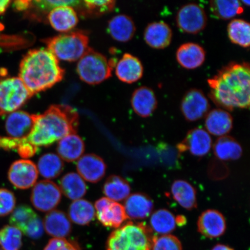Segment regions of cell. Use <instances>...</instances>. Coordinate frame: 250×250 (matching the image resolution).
Instances as JSON below:
<instances>
[{
	"mask_svg": "<svg viewBox=\"0 0 250 250\" xmlns=\"http://www.w3.org/2000/svg\"><path fill=\"white\" fill-rule=\"evenodd\" d=\"M208 82L211 99L222 109L228 111L249 108L250 68L248 62H230Z\"/></svg>",
	"mask_w": 250,
	"mask_h": 250,
	"instance_id": "1",
	"label": "cell"
},
{
	"mask_svg": "<svg viewBox=\"0 0 250 250\" xmlns=\"http://www.w3.org/2000/svg\"><path fill=\"white\" fill-rule=\"evenodd\" d=\"M34 126L26 137L31 145L48 146L71 134L76 133L79 116L70 106L52 105L41 115H33Z\"/></svg>",
	"mask_w": 250,
	"mask_h": 250,
	"instance_id": "2",
	"label": "cell"
},
{
	"mask_svg": "<svg viewBox=\"0 0 250 250\" xmlns=\"http://www.w3.org/2000/svg\"><path fill=\"white\" fill-rule=\"evenodd\" d=\"M64 70L59 61L48 49H33L21 60L19 78L32 94L51 88L62 80Z\"/></svg>",
	"mask_w": 250,
	"mask_h": 250,
	"instance_id": "3",
	"label": "cell"
},
{
	"mask_svg": "<svg viewBox=\"0 0 250 250\" xmlns=\"http://www.w3.org/2000/svg\"><path fill=\"white\" fill-rule=\"evenodd\" d=\"M154 237L145 224L129 222L110 234L106 250H152Z\"/></svg>",
	"mask_w": 250,
	"mask_h": 250,
	"instance_id": "4",
	"label": "cell"
},
{
	"mask_svg": "<svg viewBox=\"0 0 250 250\" xmlns=\"http://www.w3.org/2000/svg\"><path fill=\"white\" fill-rule=\"evenodd\" d=\"M45 42L58 60L67 62L80 60L89 48L88 37L80 31L60 34Z\"/></svg>",
	"mask_w": 250,
	"mask_h": 250,
	"instance_id": "5",
	"label": "cell"
},
{
	"mask_svg": "<svg viewBox=\"0 0 250 250\" xmlns=\"http://www.w3.org/2000/svg\"><path fill=\"white\" fill-rule=\"evenodd\" d=\"M0 72V116L18 111L33 96L19 77Z\"/></svg>",
	"mask_w": 250,
	"mask_h": 250,
	"instance_id": "6",
	"label": "cell"
},
{
	"mask_svg": "<svg viewBox=\"0 0 250 250\" xmlns=\"http://www.w3.org/2000/svg\"><path fill=\"white\" fill-rule=\"evenodd\" d=\"M112 65L104 55L89 48L78 61L77 71L83 82L96 85L111 77Z\"/></svg>",
	"mask_w": 250,
	"mask_h": 250,
	"instance_id": "7",
	"label": "cell"
},
{
	"mask_svg": "<svg viewBox=\"0 0 250 250\" xmlns=\"http://www.w3.org/2000/svg\"><path fill=\"white\" fill-rule=\"evenodd\" d=\"M177 26L183 32L196 34L205 29L208 23L206 12L195 3L181 7L176 15Z\"/></svg>",
	"mask_w": 250,
	"mask_h": 250,
	"instance_id": "8",
	"label": "cell"
},
{
	"mask_svg": "<svg viewBox=\"0 0 250 250\" xmlns=\"http://www.w3.org/2000/svg\"><path fill=\"white\" fill-rule=\"evenodd\" d=\"M61 198L60 188L49 180H42L37 183L31 194V202L34 207L43 212L54 210L61 202Z\"/></svg>",
	"mask_w": 250,
	"mask_h": 250,
	"instance_id": "9",
	"label": "cell"
},
{
	"mask_svg": "<svg viewBox=\"0 0 250 250\" xmlns=\"http://www.w3.org/2000/svg\"><path fill=\"white\" fill-rule=\"evenodd\" d=\"M181 111L186 120L195 122L201 120L210 111V104L202 90L190 89L183 96Z\"/></svg>",
	"mask_w": 250,
	"mask_h": 250,
	"instance_id": "10",
	"label": "cell"
},
{
	"mask_svg": "<svg viewBox=\"0 0 250 250\" xmlns=\"http://www.w3.org/2000/svg\"><path fill=\"white\" fill-rule=\"evenodd\" d=\"M8 176L9 181L14 187L20 189H26L36 184L39 171L32 161L21 159L11 165Z\"/></svg>",
	"mask_w": 250,
	"mask_h": 250,
	"instance_id": "11",
	"label": "cell"
},
{
	"mask_svg": "<svg viewBox=\"0 0 250 250\" xmlns=\"http://www.w3.org/2000/svg\"><path fill=\"white\" fill-rule=\"evenodd\" d=\"M97 217L105 227L120 228L128 218L124 206L107 198L95 203Z\"/></svg>",
	"mask_w": 250,
	"mask_h": 250,
	"instance_id": "12",
	"label": "cell"
},
{
	"mask_svg": "<svg viewBox=\"0 0 250 250\" xmlns=\"http://www.w3.org/2000/svg\"><path fill=\"white\" fill-rule=\"evenodd\" d=\"M211 137L207 131L197 127L189 131L182 142L177 145L180 152L189 151L196 157H203L210 151Z\"/></svg>",
	"mask_w": 250,
	"mask_h": 250,
	"instance_id": "13",
	"label": "cell"
},
{
	"mask_svg": "<svg viewBox=\"0 0 250 250\" xmlns=\"http://www.w3.org/2000/svg\"><path fill=\"white\" fill-rule=\"evenodd\" d=\"M199 232L208 238L214 239L223 236L226 232V218L220 211L207 210L200 215L198 223Z\"/></svg>",
	"mask_w": 250,
	"mask_h": 250,
	"instance_id": "14",
	"label": "cell"
},
{
	"mask_svg": "<svg viewBox=\"0 0 250 250\" xmlns=\"http://www.w3.org/2000/svg\"><path fill=\"white\" fill-rule=\"evenodd\" d=\"M106 165L103 159L94 154H86L79 159L77 169L80 176L92 183L99 182L105 176Z\"/></svg>",
	"mask_w": 250,
	"mask_h": 250,
	"instance_id": "15",
	"label": "cell"
},
{
	"mask_svg": "<svg viewBox=\"0 0 250 250\" xmlns=\"http://www.w3.org/2000/svg\"><path fill=\"white\" fill-rule=\"evenodd\" d=\"M34 126L33 115L23 111H16L9 114L5 121L6 132L9 137L24 139L29 135Z\"/></svg>",
	"mask_w": 250,
	"mask_h": 250,
	"instance_id": "16",
	"label": "cell"
},
{
	"mask_svg": "<svg viewBox=\"0 0 250 250\" xmlns=\"http://www.w3.org/2000/svg\"><path fill=\"white\" fill-rule=\"evenodd\" d=\"M173 37L171 28L163 21H154L146 27L144 39L148 46L162 49L169 46Z\"/></svg>",
	"mask_w": 250,
	"mask_h": 250,
	"instance_id": "17",
	"label": "cell"
},
{
	"mask_svg": "<svg viewBox=\"0 0 250 250\" xmlns=\"http://www.w3.org/2000/svg\"><path fill=\"white\" fill-rule=\"evenodd\" d=\"M131 105L134 112L139 116L142 118L151 116L158 106L154 90L146 86L139 87L133 93Z\"/></svg>",
	"mask_w": 250,
	"mask_h": 250,
	"instance_id": "18",
	"label": "cell"
},
{
	"mask_svg": "<svg viewBox=\"0 0 250 250\" xmlns=\"http://www.w3.org/2000/svg\"><path fill=\"white\" fill-rule=\"evenodd\" d=\"M233 118L229 112L222 108L209 111L205 119V127L209 134L219 137L227 136L233 127Z\"/></svg>",
	"mask_w": 250,
	"mask_h": 250,
	"instance_id": "19",
	"label": "cell"
},
{
	"mask_svg": "<svg viewBox=\"0 0 250 250\" xmlns=\"http://www.w3.org/2000/svg\"><path fill=\"white\" fill-rule=\"evenodd\" d=\"M144 68L139 59L130 54H125L117 62L115 74L122 82L132 83L142 78Z\"/></svg>",
	"mask_w": 250,
	"mask_h": 250,
	"instance_id": "20",
	"label": "cell"
},
{
	"mask_svg": "<svg viewBox=\"0 0 250 250\" xmlns=\"http://www.w3.org/2000/svg\"><path fill=\"white\" fill-rule=\"evenodd\" d=\"M177 61L187 70L201 67L205 61L206 52L198 43L187 42L181 45L176 52Z\"/></svg>",
	"mask_w": 250,
	"mask_h": 250,
	"instance_id": "21",
	"label": "cell"
},
{
	"mask_svg": "<svg viewBox=\"0 0 250 250\" xmlns=\"http://www.w3.org/2000/svg\"><path fill=\"white\" fill-rule=\"evenodd\" d=\"M50 24L55 30L67 33L77 26V12L71 6H61L52 9L48 15Z\"/></svg>",
	"mask_w": 250,
	"mask_h": 250,
	"instance_id": "22",
	"label": "cell"
},
{
	"mask_svg": "<svg viewBox=\"0 0 250 250\" xmlns=\"http://www.w3.org/2000/svg\"><path fill=\"white\" fill-rule=\"evenodd\" d=\"M124 207L128 218L142 220L152 213L154 203L148 195L136 193L127 197Z\"/></svg>",
	"mask_w": 250,
	"mask_h": 250,
	"instance_id": "23",
	"label": "cell"
},
{
	"mask_svg": "<svg viewBox=\"0 0 250 250\" xmlns=\"http://www.w3.org/2000/svg\"><path fill=\"white\" fill-rule=\"evenodd\" d=\"M43 224L47 233L55 238H64L71 232L69 218L60 210L49 211L43 219Z\"/></svg>",
	"mask_w": 250,
	"mask_h": 250,
	"instance_id": "24",
	"label": "cell"
},
{
	"mask_svg": "<svg viewBox=\"0 0 250 250\" xmlns=\"http://www.w3.org/2000/svg\"><path fill=\"white\" fill-rule=\"evenodd\" d=\"M108 30L112 39L118 42H126L133 39L136 27L129 16L120 14L109 21Z\"/></svg>",
	"mask_w": 250,
	"mask_h": 250,
	"instance_id": "25",
	"label": "cell"
},
{
	"mask_svg": "<svg viewBox=\"0 0 250 250\" xmlns=\"http://www.w3.org/2000/svg\"><path fill=\"white\" fill-rule=\"evenodd\" d=\"M85 151V144L76 133L71 134L59 141L57 152L60 157L67 162L80 159Z\"/></svg>",
	"mask_w": 250,
	"mask_h": 250,
	"instance_id": "26",
	"label": "cell"
},
{
	"mask_svg": "<svg viewBox=\"0 0 250 250\" xmlns=\"http://www.w3.org/2000/svg\"><path fill=\"white\" fill-rule=\"evenodd\" d=\"M171 192L175 201L186 210H191L197 208L196 190L188 181H174L171 185Z\"/></svg>",
	"mask_w": 250,
	"mask_h": 250,
	"instance_id": "27",
	"label": "cell"
},
{
	"mask_svg": "<svg viewBox=\"0 0 250 250\" xmlns=\"http://www.w3.org/2000/svg\"><path fill=\"white\" fill-rule=\"evenodd\" d=\"M214 155L221 161H235L241 157L243 149L240 144L229 136L219 137L213 146Z\"/></svg>",
	"mask_w": 250,
	"mask_h": 250,
	"instance_id": "28",
	"label": "cell"
},
{
	"mask_svg": "<svg viewBox=\"0 0 250 250\" xmlns=\"http://www.w3.org/2000/svg\"><path fill=\"white\" fill-rule=\"evenodd\" d=\"M60 189L68 198L77 201L86 194L87 188L83 178L80 175L71 172L62 178Z\"/></svg>",
	"mask_w": 250,
	"mask_h": 250,
	"instance_id": "29",
	"label": "cell"
},
{
	"mask_svg": "<svg viewBox=\"0 0 250 250\" xmlns=\"http://www.w3.org/2000/svg\"><path fill=\"white\" fill-rule=\"evenodd\" d=\"M150 226L154 232L165 235L176 229L177 217L167 209H159L153 212L150 218Z\"/></svg>",
	"mask_w": 250,
	"mask_h": 250,
	"instance_id": "30",
	"label": "cell"
},
{
	"mask_svg": "<svg viewBox=\"0 0 250 250\" xmlns=\"http://www.w3.org/2000/svg\"><path fill=\"white\" fill-rule=\"evenodd\" d=\"M103 193L114 202L126 199L130 193V186L126 180L118 176L109 177L103 186Z\"/></svg>",
	"mask_w": 250,
	"mask_h": 250,
	"instance_id": "31",
	"label": "cell"
},
{
	"mask_svg": "<svg viewBox=\"0 0 250 250\" xmlns=\"http://www.w3.org/2000/svg\"><path fill=\"white\" fill-rule=\"evenodd\" d=\"M68 215L73 223L80 226L88 225L95 217V209L93 205L85 199H79L71 203Z\"/></svg>",
	"mask_w": 250,
	"mask_h": 250,
	"instance_id": "32",
	"label": "cell"
},
{
	"mask_svg": "<svg viewBox=\"0 0 250 250\" xmlns=\"http://www.w3.org/2000/svg\"><path fill=\"white\" fill-rule=\"evenodd\" d=\"M228 36L234 44L248 48L250 45V26L248 21L234 19L227 27Z\"/></svg>",
	"mask_w": 250,
	"mask_h": 250,
	"instance_id": "33",
	"label": "cell"
},
{
	"mask_svg": "<svg viewBox=\"0 0 250 250\" xmlns=\"http://www.w3.org/2000/svg\"><path fill=\"white\" fill-rule=\"evenodd\" d=\"M210 8L212 14L222 20H230L244 12L241 2L237 0L211 1Z\"/></svg>",
	"mask_w": 250,
	"mask_h": 250,
	"instance_id": "34",
	"label": "cell"
},
{
	"mask_svg": "<svg viewBox=\"0 0 250 250\" xmlns=\"http://www.w3.org/2000/svg\"><path fill=\"white\" fill-rule=\"evenodd\" d=\"M64 164L59 156L48 153L41 156L38 162V171L46 179L58 177L63 170Z\"/></svg>",
	"mask_w": 250,
	"mask_h": 250,
	"instance_id": "35",
	"label": "cell"
},
{
	"mask_svg": "<svg viewBox=\"0 0 250 250\" xmlns=\"http://www.w3.org/2000/svg\"><path fill=\"white\" fill-rule=\"evenodd\" d=\"M22 246V234L18 228L10 226L0 229V247L3 250H20Z\"/></svg>",
	"mask_w": 250,
	"mask_h": 250,
	"instance_id": "36",
	"label": "cell"
},
{
	"mask_svg": "<svg viewBox=\"0 0 250 250\" xmlns=\"http://www.w3.org/2000/svg\"><path fill=\"white\" fill-rule=\"evenodd\" d=\"M38 215L30 206L21 205L14 209L9 218V223L11 226L15 227L21 232H24L31 222Z\"/></svg>",
	"mask_w": 250,
	"mask_h": 250,
	"instance_id": "37",
	"label": "cell"
},
{
	"mask_svg": "<svg viewBox=\"0 0 250 250\" xmlns=\"http://www.w3.org/2000/svg\"><path fill=\"white\" fill-rule=\"evenodd\" d=\"M152 250H183L182 244L177 237L171 234L155 236Z\"/></svg>",
	"mask_w": 250,
	"mask_h": 250,
	"instance_id": "38",
	"label": "cell"
},
{
	"mask_svg": "<svg viewBox=\"0 0 250 250\" xmlns=\"http://www.w3.org/2000/svg\"><path fill=\"white\" fill-rule=\"evenodd\" d=\"M87 12L94 15H101L110 12L114 9L115 1L112 0H101V1H84Z\"/></svg>",
	"mask_w": 250,
	"mask_h": 250,
	"instance_id": "39",
	"label": "cell"
},
{
	"mask_svg": "<svg viewBox=\"0 0 250 250\" xmlns=\"http://www.w3.org/2000/svg\"><path fill=\"white\" fill-rule=\"evenodd\" d=\"M15 205L14 193L7 189H0V217L10 214L14 210Z\"/></svg>",
	"mask_w": 250,
	"mask_h": 250,
	"instance_id": "40",
	"label": "cell"
},
{
	"mask_svg": "<svg viewBox=\"0 0 250 250\" xmlns=\"http://www.w3.org/2000/svg\"><path fill=\"white\" fill-rule=\"evenodd\" d=\"M43 250H81V249L76 242L68 241L64 238H54L49 240Z\"/></svg>",
	"mask_w": 250,
	"mask_h": 250,
	"instance_id": "41",
	"label": "cell"
},
{
	"mask_svg": "<svg viewBox=\"0 0 250 250\" xmlns=\"http://www.w3.org/2000/svg\"><path fill=\"white\" fill-rule=\"evenodd\" d=\"M43 230L44 227L43 222L38 215L31 222L23 233L30 238L36 240L43 235Z\"/></svg>",
	"mask_w": 250,
	"mask_h": 250,
	"instance_id": "42",
	"label": "cell"
},
{
	"mask_svg": "<svg viewBox=\"0 0 250 250\" xmlns=\"http://www.w3.org/2000/svg\"><path fill=\"white\" fill-rule=\"evenodd\" d=\"M81 2L80 1H31L32 4L35 5L37 8L42 9V10H49L61 6H71L74 7V6L79 5Z\"/></svg>",
	"mask_w": 250,
	"mask_h": 250,
	"instance_id": "43",
	"label": "cell"
},
{
	"mask_svg": "<svg viewBox=\"0 0 250 250\" xmlns=\"http://www.w3.org/2000/svg\"><path fill=\"white\" fill-rule=\"evenodd\" d=\"M24 139H15L9 136H0V149L5 151L17 150L24 141Z\"/></svg>",
	"mask_w": 250,
	"mask_h": 250,
	"instance_id": "44",
	"label": "cell"
},
{
	"mask_svg": "<svg viewBox=\"0 0 250 250\" xmlns=\"http://www.w3.org/2000/svg\"><path fill=\"white\" fill-rule=\"evenodd\" d=\"M39 149L37 146L31 145L27 142L26 138H25L23 143L19 147L17 151L21 158H28L35 155Z\"/></svg>",
	"mask_w": 250,
	"mask_h": 250,
	"instance_id": "45",
	"label": "cell"
},
{
	"mask_svg": "<svg viewBox=\"0 0 250 250\" xmlns=\"http://www.w3.org/2000/svg\"><path fill=\"white\" fill-rule=\"evenodd\" d=\"M13 7L18 11L27 10L31 7V1H16L14 2Z\"/></svg>",
	"mask_w": 250,
	"mask_h": 250,
	"instance_id": "46",
	"label": "cell"
},
{
	"mask_svg": "<svg viewBox=\"0 0 250 250\" xmlns=\"http://www.w3.org/2000/svg\"><path fill=\"white\" fill-rule=\"evenodd\" d=\"M11 1H9V0H2V1H0V15L5 13L9 4H11Z\"/></svg>",
	"mask_w": 250,
	"mask_h": 250,
	"instance_id": "47",
	"label": "cell"
},
{
	"mask_svg": "<svg viewBox=\"0 0 250 250\" xmlns=\"http://www.w3.org/2000/svg\"><path fill=\"white\" fill-rule=\"evenodd\" d=\"M211 250H234L232 248H230L229 246L221 245V244H218L216 246H215Z\"/></svg>",
	"mask_w": 250,
	"mask_h": 250,
	"instance_id": "48",
	"label": "cell"
},
{
	"mask_svg": "<svg viewBox=\"0 0 250 250\" xmlns=\"http://www.w3.org/2000/svg\"><path fill=\"white\" fill-rule=\"evenodd\" d=\"M240 2H241L242 5H246L249 6L250 4V2L249 1H242Z\"/></svg>",
	"mask_w": 250,
	"mask_h": 250,
	"instance_id": "49",
	"label": "cell"
},
{
	"mask_svg": "<svg viewBox=\"0 0 250 250\" xmlns=\"http://www.w3.org/2000/svg\"><path fill=\"white\" fill-rule=\"evenodd\" d=\"M0 250H3L1 248H0Z\"/></svg>",
	"mask_w": 250,
	"mask_h": 250,
	"instance_id": "50",
	"label": "cell"
}]
</instances>
